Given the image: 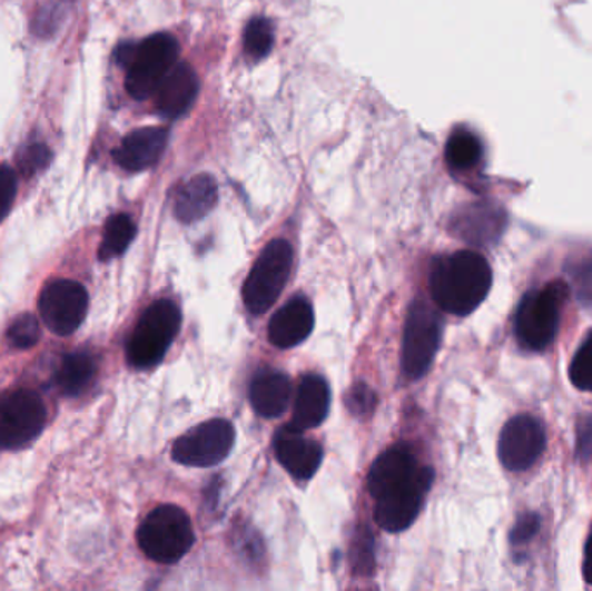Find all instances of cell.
I'll use <instances>...</instances> for the list:
<instances>
[{"mask_svg":"<svg viewBox=\"0 0 592 591\" xmlns=\"http://www.w3.org/2000/svg\"><path fill=\"white\" fill-rule=\"evenodd\" d=\"M8 337L16 348L33 347L40 338V326L37 317L31 316V314H21L18 319L12 322Z\"/></svg>","mask_w":592,"mask_h":591,"instance_id":"f1b7e54d","label":"cell"},{"mask_svg":"<svg viewBox=\"0 0 592 591\" xmlns=\"http://www.w3.org/2000/svg\"><path fill=\"white\" fill-rule=\"evenodd\" d=\"M565 269L579 302L582 306H592V252L570 257Z\"/></svg>","mask_w":592,"mask_h":591,"instance_id":"d4e9b609","label":"cell"},{"mask_svg":"<svg viewBox=\"0 0 592 591\" xmlns=\"http://www.w3.org/2000/svg\"><path fill=\"white\" fill-rule=\"evenodd\" d=\"M47 410L33 391H14L0 396V447L27 446L46 425Z\"/></svg>","mask_w":592,"mask_h":591,"instance_id":"ba28073f","label":"cell"},{"mask_svg":"<svg viewBox=\"0 0 592 591\" xmlns=\"http://www.w3.org/2000/svg\"><path fill=\"white\" fill-rule=\"evenodd\" d=\"M218 200L217 183L214 177L201 174L187 180L176 196V217L184 224L196 223L214 210Z\"/></svg>","mask_w":592,"mask_h":591,"instance_id":"44dd1931","label":"cell"},{"mask_svg":"<svg viewBox=\"0 0 592 591\" xmlns=\"http://www.w3.org/2000/svg\"><path fill=\"white\" fill-rule=\"evenodd\" d=\"M274 451L280 465L298 481H308L319 470L323 447L316 441L305 437L298 429H280L274 439Z\"/></svg>","mask_w":592,"mask_h":591,"instance_id":"5bb4252c","label":"cell"},{"mask_svg":"<svg viewBox=\"0 0 592 591\" xmlns=\"http://www.w3.org/2000/svg\"><path fill=\"white\" fill-rule=\"evenodd\" d=\"M374 555H373V534L369 533V529H363L357 534V540L354 544V565L355 571L367 572L373 569Z\"/></svg>","mask_w":592,"mask_h":591,"instance_id":"1f68e13d","label":"cell"},{"mask_svg":"<svg viewBox=\"0 0 592 591\" xmlns=\"http://www.w3.org/2000/svg\"><path fill=\"white\" fill-rule=\"evenodd\" d=\"M292 381L285 373L264 372L255 376L249 387V401L255 412L265 418L283 415L292 400Z\"/></svg>","mask_w":592,"mask_h":591,"instance_id":"ffe728a7","label":"cell"},{"mask_svg":"<svg viewBox=\"0 0 592 591\" xmlns=\"http://www.w3.org/2000/svg\"><path fill=\"white\" fill-rule=\"evenodd\" d=\"M136 224L127 214H118L111 217L106 224L105 238H102L101 248H99V259H115L118 255L124 254L132 239L136 238Z\"/></svg>","mask_w":592,"mask_h":591,"instance_id":"603a6c76","label":"cell"},{"mask_svg":"<svg viewBox=\"0 0 592 591\" xmlns=\"http://www.w3.org/2000/svg\"><path fill=\"white\" fill-rule=\"evenodd\" d=\"M347 406L355 415H366L376 406V394L366 384H357L347 396Z\"/></svg>","mask_w":592,"mask_h":591,"instance_id":"d6a6232c","label":"cell"},{"mask_svg":"<svg viewBox=\"0 0 592 591\" xmlns=\"http://www.w3.org/2000/svg\"><path fill=\"white\" fill-rule=\"evenodd\" d=\"M168 141V130L161 127H145L130 132L115 149V161L121 169L140 173L160 160Z\"/></svg>","mask_w":592,"mask_h":591,"instance_id":"9a60e30c","label":"cell"},{"mask_svg":"<svg viewBox=\"0 0 592 591\" xmlns=\"http://www.w3.org/2000/svg\"><path fill=\"white\" fill-rule=\"evenodd\" d=\"M274 32L265 18H254L245 32V49L249 58L262 59L273 49Z\"/></svg>","mask_w":592,"mask_h":591,"instance_id":"484cf974","label":"cell"},{"mask_svg":"<svg viewBox=\"0 0 592 591\" xmlns=\"http://www.w3.org/2000/svg\"><path fill=\"white\" fill-rule=\"evenodd\" d=\"M582 572H584L585 581L592 584V529L589 534L588 543H585L584 550V565H582Z\"/></svg>","mask_w":592,"mask_h":591,"instance_id":"d590c367","label":"cell"},{"mask_svg":"<svg viewBox=\"0 0 592 591\" xmlns=\"http://www.w3.org/2000/svg\"><path fill=\"white\" fill-rule=\"evenodd\" d=\"M544 450V427L534 416H513L499 435V460L511 472L529 470L541 459Z\"/></svg>","mask_w":592,"mask_h":591,"instance_id":"7c38bea8","label":"cell"},{"mask_svg":"<svg viewBox=\"0 0 592 591\" xmlns=\"http://www.w3.org/2000/svg\"><path fill=\"white\" fill-rule=\"evenodd\" d=\"M445 157H447L452 169H472L482 158V145H480L475 134L457 130L448 139Z\"/></svg>","mask_w":592,"mask_h":591,"instance_id":"cb8c5ba5","label":"cell"},{"mask_svg":"<svg viewBox=\"0 0 592 591\" xmlns=\"http://www.w3.org/2000/svg\"><path fill=\"white\" fill-rule=\"evenodd\" d=\"M179 46L168 33H156L137 43L132 63L127 68L125 86L137 101L151 98L160 89L165 77L176 67Z\"/></svg>","mask_w":592,"mask_h":591,"instance_id":"8992f818","label":"cell"},{"mask_svg":"<svg viewBox=\"0 0 592 591\" xmlns=\"http://www.w3.org/2000/svg\"><path fill=\"white\" fill-rule=\"evenodd\" d=\"M441 316L423 301L414 302L405 322L402 344V372L411 381H417L428 372L441 345Z\"/></svg>","mask_w":592,"mask_h":591,"instance_id":"52a82bcc","label":"cell"},{"mask_svg":"<svg viewBox=\"0 0 592 591\" xmlns=\"http://www.w3.org/2000/svg\"><path fill=\"white\" fill-rule=\"evenodd\" d=\"M198 77L189 65L179 63L165 77L156 92V108L161 117L179 118L191 108L198 95Z\"/></svg>","mask_w":592,"mask_h":591,"instance_id":"2e32d148","label":"cell"},{"mask_svg":"<svg viewBox=\"0 0 592 591\" xmlns=\"http://www.w3.org/2000/svg\"><path fill=\"white\" fill-rule=\"evenodd\" d=\"M136 43H121L117 51V61L121 67L129 68L132 63L134 55H136Z\"/></svg>","mask_w":592,"mask_h":591,"instance_id":"e575fe53","label":"cell"},{"mask_svg":"<svg viewBox=\"0 0 592 591\" xmlns=\"http://www.w3.org/2000/svg\"><path fill=\"white\" fill-rule=\"evenodd\" d=\"M329 403L332 392L323 376H304L296 391L295 412L289 425L302 432L319 427L329 412Z\"/></svg>","mask_w":592,"mask_h":591,"instance_id":"ac0fdd59","label":"cell"},{"mask_svg":"<svg viewBox=\"0 0 592 591\" xmlns=\"http://www.w3.org/2000/svg\"><path fill=\"white\" fill-rule=\"evenodd\" d=\"M576 454L579 459L589 460L592 454V415L582 416L576 427Z\"/></svg>","mask_w":592,"mask_h":591,"instance_id":"836d02e7","label":"cell"},{"mask_svg":"<svg viewBox=\"0 0 592 591\" xmlns=\"http://www.w3.org/2000/svg\"><path fill=\"white\" fill-rule=\"evenodd\" d=\"M506 211L491 201L470 204L452 216L448 229L457 239L476 247L494 245L506 229Z\"/></svg>","mask_w":592,"mask_h":591,"instance_id":"4fadbf2b","label":"cell"},{"mask_svg":"<svg viewBox=\"0 0 592 591\" xmlns=\"http://www.w3.org/2000/svg\"><path fill=\"white\" fill-rule=\"evenodd\" d=\"M566 297L569 285L561 279L523 295L514 316V333L522 347L541 353L553 344Z\"/></svg>","mask_w":592,"mask_h":591,"instance_id":"7a4b0ae2","label":"cell"},{"mask_svg":"<svg viewBox=\"0 0 592 591\" xmlns=\"http://www.w3.org/2000/svg\"><path fill=\"white\" fill-rule=\"evenodd\" d=\"M18 191L16 170L9 165L0 164V223L9 216Z\"/></svg>","mask_w":592,"mask_h":591,"instance_id":"f546056e","label":"cell"},{"mask_svg":"<svg viewBox=\"0 0 592 591\" xmlns=\"http://www.w3.org/2000/svg\"><path fill=\"white\" fill-rule=\"evenodd\" d=\"M179 307L171 301H158L140 317L127 345V356L134 368H152L164 359L180 329Z\"/></svg>","mask_w":592,"mask_h":591,"instance_id":"277c9868","label":"cell"},{"mask_svg":"<svg viewBox=\"0 0 592 591\" xmlns=\"http://www.w3.org/2000/svg\"><path fill=\"white\" fill-rule=\"evenodd\" d=\"M539 529H541V518H539L537 513H523L516 524L513 525V529H511V544H513L514 549H519V546L530 543V541L534 540L535 534L539 533Z\"/></svg>","mask_w":592,"mask_h":591,"instance_id":"4dcf8cb0","label":"cell"},{"mask_svg":"<svg viewBox=\"0 0 592 591\" xmlns=\"http://www.w3.org/2000/svg\"><path fill=\"white\" fill-rule=\"evenodd\" d=\"M314 329V309L304 297L293 298L280 307L269 323V341L276 347L302 344Z\"/></svg>","mask_w":592,"mask_h":591,"instance_id":"e0dca14e","label":"cell"},{"mask_svg":"<svg viewBox=\"0 0 592 591\" xmlns=\"http://www.w3.org/2000/svg\"><path fill=\"white\" fill-rule=\"evenodd\" d=\"M492 286V269L483 255L472 250L436 257L430 273V290L436 306L454 316L478 309Z\"/></svg>","mask_w":592,"mask_h":591,"instance_id":"6da1fadb","label":"cell"},{"mask_svg":"<svg viewBox=\"0 0 592 591\" xmlns=\"http://www.w3.org/2000/svg\"><path fill=\"white\" fill-rule=\"evenodd\" d=\"M293 266V248L286 239H274L258 255L243 286V301L254 316L274 306L288 283Z\"/></svg>","mask_w":592,"mask_h":591,"instance_id":"5b68a950","label":"cell"},{"mask_svg":"<svg viewBox=\"0 0 592 591\" xmlns=\"http://www.w3.org/2000/svg\"><path fill=\"white\" fill-rule=\"evenodd\" d=\"M420 470L416 456L407 446L389 447L371 466L367 475V490L371 496L376 500L379 494L405 479L413 477Z\"/></svg>","mask_w":592,"mask_h":591,"instance_id":"d6986e66","label":"cell"},{"mask_svg":"<svg viewBox=\"0 0 592 591\" xmlns=\"http://www.w3.org/2000/svg\"><path fill=\"white\" fill-rule=\"evenodd\" d=\"M93 375H96V365L92 357L83 353L68 354L62 357L56 373V387L65 396L75 397L90 384Z\"/></svg>","mask_w":592,"mask_h":591,"instance_id":"7402d4cb","label":"cell"},{"mask_svg":"<svg viewBox=\"0 0 592 591\" xmlns=\"http://www.w3.org/2000/svg\"><path fill=\"white\" fill-rule=\"evenodd\" d=\"M137 541L148 559L176 564L195 543L191 519L179 506H158L140 524Z\"/></svg>","mask_w":592,"mask_h":591,"instance_id":"3957f363","label":"cell"},{"mask_svg":"<svg viewBox=\"0 0 592 591\" xmlns=\"http://www.w3.org/2000/svg\"><path fill=\"white\" fill-rule=\"evenodd\" d=\"M570 381L581 391L592 392V332L582 342L569 370Z\"/></svg>","mask_w":592,"mask_h":591,"instance_id":"4316f807","label":"cell"},{"mask_svg":"<svg viewBox=\"0 0 592 591\" xmlns=\"http://www.w3.org/2000/svg\"><path fill=\"white\" fill-rule=\"evenodd\" d=\"M51 160V149L42 142H33V145L24 146L18 155V169L23 176H36L40 170L47 169Z\"/></svg>","mask_w":592,"mask_h":591,"instance_id":"83f0119b","label":"cell"},{"mask_svg":"<svg viewBox=\"0 0 592 591\" xmlns=\"http://www.w3.org/2000/svg\"><path fill=\"white\" fill-rule=\"evenodd\" d=\"M234 439L233 423L223 418L208 420L177 439L171 446V459L180 465L207 469L229 456Z\"/></svg>","mask_w":592,"mask_h":591,"instance_id":"30bf717a","label":"cell"},{"mask_svg":"<svg viewBox=\"0 0 592 591\" xmlns=\"http://www.w3.org/2000/svg\"><path fill=\"white\" fill-rule=\"evenodd\" d=\"M87 309L89 295L86 288L71 279H56L40 294V316L47 328L61 337L77 332L78 326L86 319Z\"/></svg>","mask_w":592,"mask_h":591,"instance_id":"8fae6325","label":"cell"},{"mask_svg":"<svg viewBox=\"0 0 592 591\" xmlns=\"http://www.w3.org/2000/svg\"><path fill=\"white\" fill-rule=\"evenodd\" d=\"M433 479H435L433 469L421 466L413 477L376 498L374 521L389 533H401L410 528L420 515L421 506L430 491L426 487H432Z\"/></svg>","mask_w":592,"mask_h":591,"instance_id":"9c48e42d","label":"cell"}]
</instances>
